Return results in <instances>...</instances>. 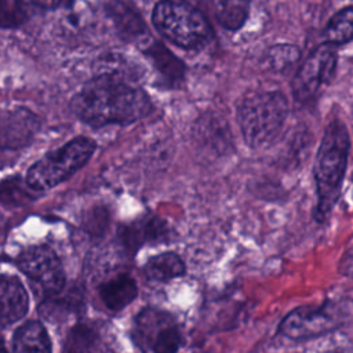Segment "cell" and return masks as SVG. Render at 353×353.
Wrapping results in <instances>:
<instances>
[{
  "instance_id": "cell-18",
  "label": "cell",
  "mask_w": 353,
  "mask_h": 353,
  "mask_svg": "<svg viewBox=\"0 0 353 353\" xmlns=\"http://www.w3.org/2000/svg\"><path fill=\"white\" fill-rule=\"evenodd\" d=\"M95 70V74H112L131 83H135L141 74L139 66L132 63L125 57L114 52H109L101 57L97 61Z\"/></svg>"
},
{
  "instance_id": "cell-16",
  "label": "cell",
  "mask_w": 353,
  "mask_h": 353,
  "mask_svg": "<svg viewBox=\"0 0 353 353\" xmlns=\"http://www.w3.org/2000/svg\"><path fill=\"white\" fill-rule=\"evenodd\" d=\"M167 234L165 225L156 218H149L127 226L121 232L123 241L127 247L135 251L141 244L146 241H159L163 240Z\"/></svg>"
},
{
  "instance_id": "cell-28",
  "label": "cell",
  "mask_w": 353,
  "mask_h": 353,
  "mask_svg": "<svg viewBox=\"0 0 353 353\" xmlns=\"http://www.w3.org/2000/svg\"><path fill=\"white\" fill-rule=\"evenodd\" d=\"M324 353H338V352H332V350H331V352H324Z\"/></svg>"
},
{
  "instance_id": "cell-15",
  "label": "cell",
  "mask_w": 353,
  "mask_h": 353,
  "mask_svg": "<svg viewBox=\"0 0 353 353\" xmlns=\"http://www.w3.org/2000/svg\"><path fill=\"white\" fill-rule=\"evenodd\" d=\"M99 294L108 309L121 310L135 299L138 294V288L135 281L131 277L119 276L105 283L101 287Z\"/></svg>"
},
{
  "instance_id": "cell-26",
  "label": "cell",
  "mask_w": 353,
  "mask_h": 353,
  "mask_svg": "<svg viewBox=\"0 0 353 353\" xmlns=\"http://www.w3.org/2000/svg\"><path fill=\"white\" fill-rule=\"evenodd\" d=\"M30 6L39 7V8H44V10H52L55 7L59 6V3L62 0H26Z\"/></svg>"
},
{
  "instance_id": "cell-5",
  "label": "cell",
  "mask_w": 353,
  "mask_h": 353,
  "mask_svg": "<svg viewBox=\"0 0 353 353\" xmlns=\"http://www.w3.org/2000/svg\"><path fill=\"white\" fill-rule=\"evenodd\" d=\"M95 142L87 137H77L62 148L47 153L26 172V183L34 192L48 190L77 172L94 154Z\"/></svg>"
},
{
  "instance_id": "cell-21",
  "label": "cell",
  "mask_w": 353,
  "mask_h": 353,
  "mask_svg": "<svg viewBox=\"0 0 353 353\" xmlns=\"http://www.w3.org/2000/svg\"><path fill=\"white\" fill-rule=\"evenodd\" d=\"M33 189L29 188L26 181L18 176L8 178L0 182V203L4 205H25L34 199Z\"/></svg>"
},
{
  "instance_id": "cell-9",
  "label": "cell",
  "mask_w": 353,
  "mask_h": 353,
  "mask_svg": "<svg viewBox=\"0 0 353 353\" xmlns=\"http://www.w3.org/2000/svg\"><path fill=\"white\" fill-rule=\"evenodd\" d=\"M338 325L336 319L325 309L303 306L288 313L280 323V332L294 341L309 339L332 331Z\"/></svg>"
},
{
  "instance_id": "cell-23",
  "label": "cell",
  "mask_w": 353,
  "mask_h": 353,
  "mask_svg": "<svg viewBox=\"0 0 353 353\" xmlns=\"http://www.w3.org/2000/svg\"><path fill=\"white\" fill-rule=\"evenodd\" d=\"M97 334L87 325L79 324L68 335L65 353H94Z\"/></svg>"
},
{
  "instance_id": "cell-3",
  "label": "cell",
  "mask_w": 353,
  "mask_h": 353,
  "mask_svg": "<svg viewBox=\"0 0 353 353\" xmlns=\"http://www.w3.org/2000/svg\"><path fill=\"white\" fill-rule=\"evenodd\" d=\"M288 116V101L280 91H256L244 97L237 120L245 142L263 148L280 135Z\"/></svg>"
},
{
  "instance_id": "cell-22",
  "label": "cell",
  "mask_w": 353,
  "mask_h": 353,
  "mask_svg": "<svg viewBox=\"0 0 353 353\" xmlns=\"http://www.w3.org/2000/svg\"><path fill=\"white\" fill-rule=\"evenodd\" d=\"M30 4L26 0H0V28L14 29L29 19Z\"/></svg>"
},
{
  "instance_id": "cell-4",
  "label": "cell",
  "mask_w": 353,
  "mask_h": 353,
  "mask_svg": "<svg viewBox=\"0 0 353 353\" xmlns=\"http://www.w3.org/2000/svg\"><path fill=\"white\" fill-rule=\"evenodd\" d=\"M152 21L163 37L186 50L201 47L211 39L207 18L186 0H160Z\"/></svg>"
},
{
  "instance_id": "cell-7",
  "label": "cell",
  "mask_w": 353,
  "mask_h": 353,
  "mask_svg": "<svg viewBox=\"0 0 353 353\" xmlns=\"http://www.w3.org/2000/svg\"><path fill=\"white\" fill-rule=\"evenodd\" d=\"M336 54L332 44L319 46L303 62L294 77L292 91L298 101L310 99L321 85L328 84L335 76Z\"/></svg>"
},
{
  "instance_id": "cell-8",
  "label": "cell",
  "mask_w": 353,
  "mask_h": 353,
  "mask_svg": "<svg viewBox=\"0 0 353 353\" xmlns=\"http://www.w3.org/2000/svg\"><path fill=\"white\" fill-rule=\"evenodd\" d=\"M18 266L48 294H58L65 284L62 263L55 252L46 245L23 251L18 258Z\"/></svg>"
},
{
  "instance_id": "cell-6",
  "label": "cell",
  "mask_w": 353,
  "mask_h": 353,
  "mask_svg": "<svg viewBox=\"0 0 353 353\" xmlns=\"http://www.w3.org/2000/svg\"><path fill=\"white\" fill-rule=\"evenodd\" d=\"M135 324L137 341L145 353H176L182 346L179 325L167 312L148 307Z\"/></svg>"
},
{
  "instance_id": "cell-13",
  "label": "cell",
  "mask_w": 353,
  "mask_h": 353,
  "mask_svg": "<svg viewBox=\"0 0 353 353\" xmlns=\"http://www.w3.org/2000/svg\"><path fill=\"white\" fill-rule=\"evenodd\" d=\"M143 52L153 62L157 72L170 84H176L182 81L183 73H185L183 63L171 51H168L161 43L152 41L149 46L145 47Z\"/></svg>"
},
{
  "instance_id": "cell-27",
  "label": "cell",
  "mask_w": 353,
  "mask_h": 353,
  "mask_svg": "<svg viewBox=\"0 0 353 353\" xmlns=\"http://www.w3.org/2000/svg\"><path fill=\"white\" fill-rule=\"evenodd\" d=\"M0 353H7V350L3 347V345L0 343Z\"/></svg>"
},
{
  "instance_id": "cell-14",
  "label": "cell",
  "mask_w": 353,
  "mask_h": 353,
  "mask_svg": "<svg viewBox=\"0 0 353 353\" xmlns=\"http://www.w3.org/2000/svg\"><path fill=\"white\" fill-rule=\"evenodd\" d=\"M14 353H51L46 328L37 321H29L14 335Z\"/></svg>"
},
{
  "instance_id": "cell-20",
  "label": "cell",
  "mask_w": 353,
  "mask_h": 353,
  "mask_svg": "<svg viewBox=\"0 0 353 353\" xmlns=\"http://www.w3.org/2000/svg\"><path fill=\"white\" fill-rule=\"evenodd\" d=\"M324 37L328 44H342L353 39V7L342 8L328 21Z\"/></svg>"
},
{
  "instance_id": "cell-25",
  "label": "cell",
  "mask_w": 353,
  "mask_h": 353,
  "mask_svg": "<svg viewBox=\"0 0 353 353\" xmlns=\"http://www.w3.org/2000/svg\"><path fill=\"white\" fill-rule=\"evenodd\" d=\"M339 272L346 277L353 279V237L346 245V250L339 261Z\"/></svg>"
},
{
  "instance_id": "cell-10",
  "label": "cell",
  "mask_w": 353,
  "mask_h": 353,
  "mask_svg": "<svg viewBox=\"0 0 353 353\" xmlns=\"http://www.w3.org/2000/svg\"><path fill=\"white\" fill-rule=\"evenodd\" d=\"M40 130V119L26 108H10L0 112V150H17L28 146Z\"/></svg>"
},
{
  "instance_id": "cell-2",
  "label": "cell",
  "mask_w": 353,
  "mask_h": 353,
  "mask_svg": "<svg viewBox=\"0 0 353 353\" xmlns=\"http://www.w3.org/2000/svg\"><path fill=\"white\" fill-rule=\"evenodd\" d=\"M349 145L350 141L345 124L336 119L332 120L325 127L313 167L319 197L316 218L319 221L330 214L338 200L346 171Z\"/></svg>"
},
{
  "instance_id": "cell-19",
  "label": "cell",
  "mask_w": 353,
  "mask_h": 353,
  "mask_svg": "<svg viewBox=\"0 0 353 353\" xmlns=\"http://www.w3.org/2000/svg\"><path fill=\"white\" fill-rule=\"evenodd\" d=\"M219 23L228 29H239L247 19L251 0H211Z\"/></svg>"
},
{
  "instance_id": "cell-11",
  "label": "cell",
  "mask_w": 353,
  "mask_h": 353,
  "mask_svg": "<svg viewBox=\"0 0 353 353\" xmlns=\"http://www.w3.org/2000/svg\"><path fill=\"white\" fill-rule=\"evenodd\" d=\"M28 294L17 277L0 279V327H7L28 312Z\"/></svg>"
},
{
  "instance_id": "cell-12",
  "label": "cell",
  "mask_w": 353,
  "mask_h": 353,
  "mask_svg": "<svg viewBox=\"0 0 353 353\" xmlns=\"http://www.w3.org/2000/svg\"><path fill=\"white\" fill-rule=\"evenodd\" d=\"M108 14L119 33L125 39H139L146 33V25L141 15L130 6L113 0L106 6Z\"/></svg>"
},
{
  "instance_id": "cell-24",
  "label": "cell",
  "mask_w": 353,
  "mask_h": 353,
  "mask_svg": "<svg viewBox=\"0 0 353 353\" xmlns=\"http://www.w3.org/2000/svg\"><path fill=\"white\" fill-rule=\"evenodd\" d=\"M299 50L291 44H277L268 50L265 62L272 70L284 72L299 59Z\"/></svg>"
},
{
  "instance_id": "cell-17",
  "label": "cell",
  "mask_w": 353,
  "mask_h": 353,
  "mask_svg": "<svg viewBox=\"0 0 353 353\" xmlns=\"http://www.w3.org/2000/svg\"><path fill=\"white\" fill-rule=\"evenodd\" d=\"M143 272L150 280L167 281L183 276L186 266L175 252H163L160 255L152 256L146 262Z\"/></svg>"
},
{
  "instance_id": "cell-1",
  "label": "cell",
  "mask_w": 353,
  "mask_h": 353,
  "mask_svg": "<svg viewBox=\"0 0 353 353\" xmlns=\"http://www.w3.org/2000/svg\"><path fill=\"white\" fill-rule=\"evenodd\" d=\"M70 110L91 127L130 124L148 116L152 103L143 90L112 74H95L70 99Z\"/></svg>"
}]
</instances>
